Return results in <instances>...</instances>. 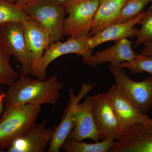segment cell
Segmentation results:
<instances>
[{"instance_id":"obj_1","label":"cell","mask_w":152,"mask_h":152,"mask_svg":"<svg viewBox=\"0 0 152 152\" xmlns=\"http://www.w3.org/2000/svg\"><path fill=\"white\" fill-rule=\"evenodd\" d=\"M64 85L58 76L53 75L48 79H34L28 75L20 74L18 79L9 86L5 93V107L23 104L41 106L45 104L55 105Z\"/></svg>"},{"instance_id":"obj_2","label":"cell","mask_w":152,"mask_h":152,"mask_svg":"<svg viewBox=\"0 0 152 152\" xmlns=\"http://www.w3.org/2000/svg\"><path fill=\"white\" fill-rule=\"evenodd\" d=\"M41 110V106L29 104L6 107L0 119V152L36 124Z\"/></svg>"},{"instance_id":"obj_3","label":"cell","mask_w":152,"mask_h":152,"mask_svg":"<svg viewBox=\"0 0 152 152\" xmlns=\"http://www.w3.org/2000/svg\"><path fill=\"white\" fill-rule=\"evenodd\" d=\"M23 9L48 32L52 44L62 39L67 14L62 4L55 0H34Z\"/></svg>"},{"instance_id":"obj_4","label":"cell","mask_w":152,"mask_h":152,"mask_svg":"<svg viewBox=\"0 0 152 152\" xmlns=\"http://www.w3.org/2000/svg\"><path fill=\"white\" fill-rule=\"evenodd\" d=\"M100 0H72L64 5L69 14L63 35L71 37H89Z\"/></svg>"},{"instance_id":"obj_5","label":"cell","mask_w":152,"mask_h":152,"mask_svg":"<svg viewBox=\"0 0 152 152\" xmlns=\"http://www.w3.org/2000/svg\"><path fill=\"white\" fill-rule=\"evenodd\" d=\"M108 68L123 96L140 112L147 115L152 108V76L141 81H135L119 66L110 64Z\"/></svg>"},{"instance_id":"obj_6","label":"cell","mask_w":152,"mask_h":152,"mask_svg":"<svg viewBox=\"0 0 152 152\" xmlns=\"http://www.w3.org/2000/svg\"><path fill=\"white\" fill-rule=\"evenodd\" d=\"M88 37H69L65 42L58 41L52 44L46 50L41 59L33 66L32 75L40 80H45L49 65L59 57L69 54L82 56L83 62L88 65L93 55V50L90 48L88 44Z\"/></svg>"},{"instance_id":"obj_7","label":"cell","mask_w":152,"mask_h":152,"mask_svg":"<svg viewBox=\"0 0 152 152\" xmlns=\"http://www.w3.org/2000/svg\"><path fill=\"white\" fill-rule=\"evenodd\" d=\"M0 47L20 64V74L31 75L32 56L26 43L22 23L12 22L0 26Z\"/></svg>"},{"instance_id":"obj_8","label":"cell","mask_w":152,"mask_h":152,"mask_svg":"<svg viewBox=\"0 0 152 152\" xmlns=\"http://www.w3.org/2000/svg\"><path fill=\"white\" fill-rule=\"evenodd\" d=\"M96 83L91 84L82 83L81 89L78 94L75 95L72 89L69 90L70 99L64 111V115L58 125L53 128V137L48 148V152H60L63 144L73 129L76 109L81 100L94 88Z\"/></svg>"},{"instance_id":"obj_9","label":"cell","mask_w":152,"mask_h":152,"mask_svg":"<svg viewBox=\"0 0 152 152\" xmlns=\"http://www.w3.org/2000/svg\"><path fill=\"white\" fill-rule=\"evenodd\" d=\"M92 99L93 117L100 140H116L120 136L119 126L108 94L99 93Z\"/></svg>"},{"instance_id":"obj_10","label":"cell","mask_w":152,"mask_h":152,"mask_svg":"<svg viewBox=\"0 0 152 152\" xmlns=\"http://www.w3.org/2000/svg\"><path fill=\"white\" fill-rule=\"evenodd\" d=\"M109 152H152V119L134 125L120 135Z\"/></svg>"},{"instance_id":"obj_11","label":"cell","mask_w":152,"mask_h":152,"mask_svg":"<svg viewBox=\"0 0 152 152\" xmlns=\"http://www.w3.org/2000/svg\"><path fill=\"white\" fill-rule=\"evenodd\" d=\"M48 120L36 123L7 147L8 152H45L48 151L54 129L47 127Z\"/></svg>"},{"instance_id":"obj_12","label":"cell","mask_w":152,"mask_h":152,"mask_svg":"<svg viewBox=\"0 0 152 152\" xmlns=\"http://www.w3.org/2000/svg\"><path fill=\"white\" fill-rule=\"evenodd\" d=\"M108 94L118 122L120 135L134 125L151 119L148 115L140 112L123 96L116 85L112 86Z\"/></svg>"},{"instance_id":"obj_13","label":"cell","mask_w":152,"mask_h":152,"mask_svg":"<svg viewBox=\"0 0 152 152\" xmlns=\"http://www.w3.org/2000/svg\"><path fill=\"white\" fill-rule=\"evenodd\" d=\"M67 139L76 141L90 139L96 142H99V132L93 117L92 96H87L83 102L78 105L73 129Z\"/></svg>"},{"instance_id":"obj_14","label":"cell","mask_w":152,"mask_h":152,"mask_svg":"<svg viewBox=\"0 0 152 152\" xmlns=\"http://www.w3.org/2000/svg\"><path fill=\"white\" fill-rule=\"evenodd\" d=\"M145 14V12H142L129 21L112 24L94 35L88 37V42L90 48L93 50L101 44L110 41L116 42L126 38L136 37L139 29H136L135 26L139 23Z\"/></svg>"},{"instance_id":"obj_15","label":"cell","mask_w":152,"mask_h":152,"mask_svg":"<svg viewBox=\"0 0 152 152\" xmlns=\"http://www.w3.org/2000/svg\"><path fill=\"white\" fill-rule=\"evenodd\" d=\"M22 23L26 43L32 56L33 66L52 45L51 41L48 32L34 19L25 20Z\"/></svg>"},{"instance_id":"obj_16","label":"cell","mask_w":152,"mask_h":152,"mask_svg":"<svg viewBox=\"0 0 152 152\" xmlns=\"http://www.w3.org/2000/svg\"><path fill=\"white\" fill-rule=\"evenodd\" d=\"M115 43L114 45L103 50L99 51L93 55L90 66L94 67L107 62L112 65L119 66L124 62L134 60L136 53L132 48L131 41L126 38Z\"/></svg>"},{"instance_id":"obj_17","label":"cell","mask_w":152,"mask_h":152,"mask_svg":"<svg viewBox=\"0 0 152 152\" xmlns=\"http://www.w3.org/2000/svg\"><path fill=\"white\" fill-rule=\"evenodd\" d=\"M127 0H100L89 37L111 25L121 12Z\"/></svg>"},{"instance_id":"obj_18","label":"cell","mask_w":152,"mask_h":152,"mask_svg":"<svg viewBox=\"0 0 152 152\" xmlns=\"http://www.w3.org/2000/svg\"><path fill=\"white\" fill-rule=\"evenodd\" d=\"M115 141L102 140L89 143L83 141L72 140L66 139L62 148L66 152H109Z\"/></svg>"},{"instance_id":"obj_19","label":"cell","mask_w":152,"mask_h":152,"mask_svg":"<svg viewBox=\"0 0 152 152\" xmlns=\"http://www.w3.org/2000/svg\"><path fill=\"white\" fill-rule=\"evenodd\" d=\"M30 18H32L15 3L0 0V26L12 22L23 23Z\"/></svg>"},{"instance_id":"obj_20","label":"cell","mask_w":152,"mask_h":152,"mask_svg":"<svg viewBox=\"0 0 152 152\" xmlns=\"http://www.w3.org/2000/svg\"><path fill=\"white\" fill-rule=\"evenodd\" d=\"M151 3L152 0H127L121 14L113 24L124 23L134 18Z\"/></svg>"},{"instance_id":"obj_21","label":"cell","mask_w":152,"mask_h":152,"mask_svg":"<svg viewBox=\"0 0 152 152\" xmlns=\"http://www.w3.org/2000/svg\"><path fill=\"white\" fill-rule=\"evenodd\" d=\"M122 69H127L131 73L137 74L146 72L152 76V56H146L136 53L131 62H124L119 66Z\"/></svg>"},{"instance_id":"obj_22","label":"cell","mask_w":152,"mask_h":152,"mask_svg":"<svg viewBox=\"0 0 152 152\" xmlns=\"http://www.w3.org/2000/svg\"><path fill=\"white\" fill-rule=\"evenodd\" d=\"M11 56L0 48V85L10 86L18 79L20 74L13 69L10 63Z\"/></svg>"},{"instance_id":"obj_23","label":"cell","mask_w":152,"mask_h":152,"mask_svg":"<svg viewBox=\"0 0 152 152\" xmlns=\"http://www.w3.org/2000/svg\"><path fill=\"white\" fill-rule=\"evenodd\" d=\"M138 24L141 28L139 29L134 48H136L147 41L152 42V3Z\"/></svg>"},{"instance_id":"obj_24","label":"cell","mask_w":152,"mask_h":152,"mask_svg":"<svg viewBox=\"0 0 152 152\" xmlns=\"http://www.w3.org/2000/svg\"><path fill=\"white\" fill-rule=\"evenodd\" d=\"M144 48L140 51V53L144 56H152V42L147 41L143 43Z\"/></svg>"},{"instance_id":"obj_25","label":"cell","mask_w":152,"mask_h":152,"mask_svg":"<svg viewBox=\"0 0 152 152\" xmlns=\"http://www.w3.org/2000/svg\"><path fill=\"white\" fill-rule=\"evenodd\" d=\"M34 0H17L15 4L19 7L23 8L27 5Z\"/></svg>"},{"instance_id":"obj_26","label":"cell","mask_w":152,"mask_h":152,"mask_svg":"<svg viewBox=\"0 0 152 152\" xmlns=\"http://www.w3.org/2000/svg\"><path fill=\"white\" fill-rule=\"evenodd\" d=\"M5 96V93L3 91H1L0 94V113L1 111L2 106L3 102H4V99Z\"/></svg>"},{"instance_id":"obj_27","label":"cell","mask_w":152,"mask_h":152,"mask_svg":"<svg viewBox=\"0 0 152 152\" xmlns=\"http://www.w3.org/2000/svg\"><path fill=\"white\" fill-rule=\"evenodd\" d=\"M55 1L59 2L62 4L64 6L66 4H68V3L69 2L72 0H55Z\"/></svg>"},{"instance_id":"obj_28","label":"cell","mask_w":152,"mask_h":152,"mask_svg":"<svg viewBox=\"0 0 152 152\" xmlns=\"http://www.w3.org/2000/svg\"><path fill=\"white\" fill-rule=\"evenodd\" d=\"M4 1H7L11 3H15L17 0H4Z\"/></svg>"},{"instance_id":"obj_29","label":"cell","mask_w":152,"mask_h":152,"mask_svg":"<svg viewBox=\"0 0 152 152\" xmlns=\"http://www.w3.org/2000/svg\"><path fill=\"white\" fill-rule=\"evenodd\" d=\"M0 48H1V47H0Z\"/></svg>"},{"instance_id":"obj_30","label":"cell","mask_w":152,"mask_h":152,"mask_svg":"<svg viewBox=\"0 0 152 152\" xmlns=\"http://www.w3.org/2000/svg\"></svg>"}]
</instances>
